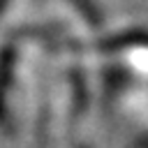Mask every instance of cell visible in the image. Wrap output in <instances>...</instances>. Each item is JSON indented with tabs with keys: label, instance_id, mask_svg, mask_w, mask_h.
Returning <instances> with one entry per match:
<instances>
[{
	"label": "cell",
	"instance_id": "cell-1",
	"mask_svg": "<svg viewBox=\"0 0 148 148\" xmlns=\"http://www.w3.org/2000/svg\"><path fill=\"white\" fill-rule=\"evenodd\" d=\"M14 60H16V49L14 44L2 46L0 51V125L5 120V95L12 83V72H14Z\"/></svg>",
	"mask_w": 148,
	"mask_h": 148
},
{
	"label": "cell",
	"instance_id": "cell-2",
	"mask_svg": "<svg viewBox=\"0 0 148 148\" xmlns=\"http://www.w3.org/2000/svg\"><path fill=\"white\" fill-rule=\"evenodd\" d=\"M7 5H9V0H0V14L5 12V7H7Z\"/></svg>",
	"mask_w": 148,
	"mask_h": 148
}]
</instances>
